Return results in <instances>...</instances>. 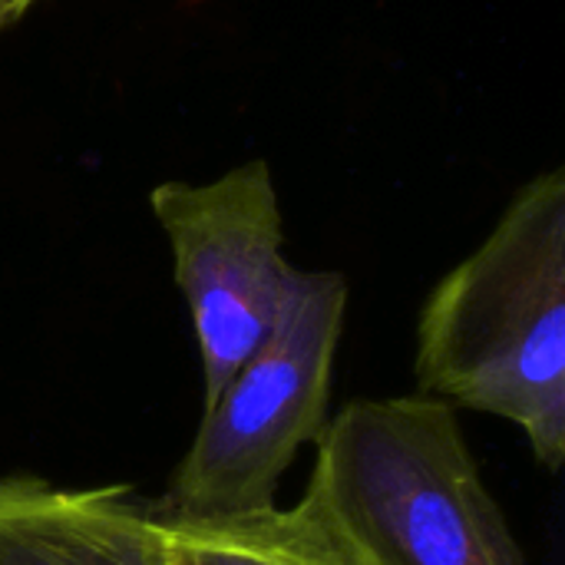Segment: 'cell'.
I'll use <instances>...</instances> for the list:
<instances>
[{"mask_svg": "<svg viewBox=\"0 0 565 565\" xmlns=\"http://www.w3.org/2000/svg\"><path fill=\"white\" fill-rule=\"evenodd\" d=\"M424 397L510 420L533 457L565 460V169L523 182L490 235L427 295L417 318Z\"/></svg>", "mask_w": 565, "mask_h": 565, "instance_id": "1", "label": "cell"}, {"mask_svg": "<svg viewBox=\"0 0 565 565\" xmlns=\"http://www.w3.org/2000/svg\"><path fill=\"white\" fill-rule=\"evenodd\" d=\"M305 500L354 565H530L437 397H364L328 417Z\"/></svg>", "mask_w": 565, "mask_h": 565, "instance_id": "2", "label": "cell"}, {"mask_svg": "<svg viewBox=\"0 0 565 565\" xmlns=\"http://www.w3.org/2000/svg\"><path fill=\"white\" fill-rule=\"evenodd\" d=\"M341 271H298L288 308L202 411L156 507L169 520H232L275 507L281 477L328 424L348 315Z\"/></svg>", "mask_w": 565, "mask_h": 565, "instance_id": "3", "label": "cell"}, {"mask_svg": "<svg viewBox=\"0 0 565 565\" xmlns=\"http://www.w3.org/2000/svg\"><path fill=\"white\" fill-rule=\"evenodd\" d=\"M185 298L202 361V411L255 354L288 308L298 271L268 159H245L209 182L169 179L149 192Z\"/></svg>", "mask_w": 565, "mask_h": 565, "instance_id": "4", "label": "cell"}, {"mask_svg": "<svg viewBox=\"0 0 565 565\" xmlns=\"http://www.w3.org/2000/svg\"><path fill=\"white\" fill-rule=\"evenodd\" d=\"M0 565H172L156 500L126 483L0 473Z\"/></svg>", "mask_w": 565, "mask_h": 565, "instance_id": "5", "label": "cell"}, {"mask_svg": "<svg viewBox=\"0 0 565 565\" xmlns=\"http://www.w3.org/2000/svg\"><path fill=\"white\" fill-rule=\"evenodd\" d=\"M162 520L172 565H354L305 497L232 520Z\"/></svg>", "mask_w": 565, "mask_h": 565, "instance_id": "6", "label": "cell"}, {"mask_svg": "<svg viewBox=\"0 0 565 565\" xmlns=\"http://www.w3.org/2000/svg\"><path fill=\"white\" fill-rule=\"evenodd\" d=\"M36 3H40V0H0V36H3L7 30H13Z\"/></svg>", "mask_w": 565, "mask_h": 565, "instance_id": "7", "label": "cell"}]
</instances>
